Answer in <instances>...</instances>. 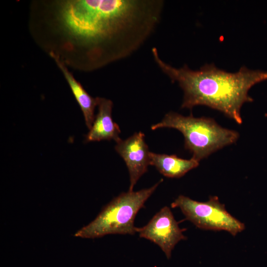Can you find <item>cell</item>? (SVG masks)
<instances>
[{
  "instance_id": "cell-1",
  "label": "cell",
  "mask_w": 267,
  "mask_h": 267,
  "mask_svg": "<svg viewBox=\"0 0 267 267\" xmlns=\"http://www.w3.org/2000/svg\"><path fill=\"white\" fill-rule=\"evenodd\" d=\"M160 22L152 0H40L31 2L29 26L50 57L90 72L131 55Z\"/></svg>"
},
{
  "instance_id": "cell-9",
  "label": "cell",
  "mask_w": 267,
  "mask_h": 267,
  "mask_svg": "<svg viewBox=\"0 0 267 267\" xmlns=\"http://www.w3.org/2000/svg\"><path fill=\"white\" fill-rule=\"evenodd\" d=\"M53 59L62 72L81 108L86 124L90 130L95 118L94 110L97 103L96 97H92L86 91L80 83L76 80L73 74L69 71L67 66L57 58Z\"/></svg>"
},
{
  "instance_id": "cell-2",
  "label": "cell",
  "mask_w": 267,
  "mask_h": 267,
  "mask_svg": "<svg viewBox=\"0 0 267 267\" xmlns=\"http://www.w3.org/2000/svg\"><path fill=\"white\" fill-rule=\"evenodd\" d=\"M151 51L160 69L182 89V108L207 106L222 112L239 124L242 123V105L253 101L249 90L255 85L267 80V71L245 66L235 73L220 69L213 64H206L197 70L187 65L175 68L160 57L156 47Z\"/></svg>"
},
{
  "instance_id": "cell-7",
  "label": "cell",
  "mask_w": 267,
  "mask_h": 267,
  "mask_svg": "<svg viewBox=\"0 0 267 267\" xmlns=\"http://www.w3.org/2000/svg\"><path fill=\"white\" fill-rule=\"evenodd\" d=\"M144 134L135 133L125 140L116 142L115 149L124 159L130 176L129 191L134 187L139 178L145 174L150 165V152L144 140Z\"/></svg>"
},
{
  "instance_id": "cell-4",
  "label": "cell",
  "mask_w": 267,
  "mask_h": 267,
  "mask_svg": "<svg viewBox=\"0 0 267 267\" xmlns=\"http://www.w3.org/2000/svg\"><path fill=\"white\" fill-rule=\"evenodd\" d=\"M162 180L149 188L121 193L107 204L92 222L76 232L75 236L95 238L108 234H134L137 229L134 226L136 215Z\"/></svg>"
},
{
  "instance_id": "cell-8",
  "label": "cell",
  "mask_w": 267,
  "mask_h": 267,
  "mask_svg": "<svg viewBox=\"0 0 267 267\" xmlns=\"http://www.w3.org/2000/svg\"><path fill=\"white\" fill-rule=\"evenodd\" d=\"M98 113L89 132L86 136V141H99L103 140H114L116 142L121 139L120 129L112 117L113 102L108 99L96 97Z\"/></svg>"
},
{
  "instance_id": "cell-6",
  "label": "cell",
  "mask_w": 267,
  "mask_h": 267,
  "mask_svg": "<svg viewBox=\"0 0 267 267\" xmlns=\"http://www.w3.org/2000/svg\"><path fill=\"white\" fill-rule=\"evenodd\" d=\"M140 237L157 245L169 259L175 246L186 236L168 206L161 208L144 226L136 229Z\"/></svg>"
},
{
  "instance_id": "cell-5",
  "label": "cell",
  "mask_w": 267,
  "mask_h": 267,
  "mask_svg": "<svg viewBox=\"0 0 267 267\" xmlns=\"http://www.w3.org/2000/svg\"><path fill=\"white\" fill-rule=\"evenodd\" d=\"M171 205L179 208L187 220L200 229L224 230L235 236L245 228L243 222L227 211L217 196L199 202L180 195Z\"/></svg>"
},
{
  "instance_id": "cell-3",
  "label": "cell",
  "mask_w": 267,
  "mask_h": 267,
  "mask_svg": "<svg viewBox=\"0 0 267 267\" xmlns=\"http://www.w3.org/2000/svg\"><path fill=\"white\" fill-rule=\"evenodd\" d=\"M169 128L182 133L184 147L192 154V158L200 161L212 153L235 142L239 134L222 128L212 118L184 116L170 112L161 122L152 125V130Z\"/></svg>"
},
{
  "instance_id": "cell-10",
  "label": "cell",
  "mask_w": 267,
  "mask_h": 267,
  "mask_svg": "<svg viewBox=\"0 0 267 267\" xmlns=\"http://www.w3.org/2000/svg\"><path fill=\"white\" fill-rule=\"evenodd\" d=\"M150 165L154 166L163 176L179 178L199 165V161L191 158L184 159L175 155L150 152Z\"/></svg>"
}]
</instances>
